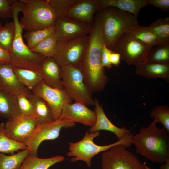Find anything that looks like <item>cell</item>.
Here are the masks:
<instances>
[{"instance_id": "1", "label": "cell", "mask_w": 169, "mask_h": 169, "mask_svg": "<svg viewBox=\"0 0 169 169\" xmlns=\"http://www.w3.org/2000/svg\"><path fill=\"white\" fill-rule=\"evenodd\" d=\"M104 44L101 26L95 18L88 34L86 50L79 65L84 82L91 93L102 91L109 81L101 60Z\"/></svg>"}, {"instance_id": "2", "label": "cell", "mask_w": 169, "mask_h": 169, "mask_svg": "<svg viewBox=\"0 0 169 169\" xmlns=\"http://www.w3.org/2000/svg\"><path fill=\"white\" fill-rule=\"evenodd\" d=\"M154 120L132 136V144L136 153L154 162L163 164L169 160V132L158 127Z\"/></svg>"}, {"instance_id": "3", "label": "cell", "mask_w": 169, "mask_h": 169, "mask_svg": "<svg viewBox=\"0 0 169 169\" xmlns=\"http://www.w3.org/2000/svg\"><path fill=\"white\" fill-rule=\"evenodd\" d=\"M96 14L95 18L101 26L105 45L112 51L122 34L138 25L137 18L133 14L115 7L98 9Z\"/></svg>"}, {"instance_id": "4", "label": "cell", "mask_w": 169, "mask_h": 169, "mask_svg": "<svg viewBox=\"0 0 169 169\" xmlns=\"http://www.w3.org/2000/svg\"><path fill=\"white\" fill-rule=\"evenodd\" d=\"M21 10V2L15 0L13 8V18L15 24V33L10 52V64L13 67L36 71L46 57L32 51L24 43L22 37L23 27L18 19L19 13Z\"/></svg>"}, {"instance_id": "5", "label": "cell", "mask_w": 169, "mask_h": 169, "mask_svg": "<svg viewBox=\"0 0 169 169\" xmlns=\"http://www.w3.org/2000/svg\"><path fill=\"white\" fill-rule=\"evenodd\" d=\"M19 1L23 15L19 21L23 30L34 31L54 25L57 15L47 0Z\"/></svg>"}, {"instance_id": "6", "label": "cell", "mask_w": 169, "mask_h": 169, "mask_svg": "<svg viewBox=\"0 0 169 169\" xmlns=\"http://www.w3.org/2000/svg\"><path fill=\"white\" fill-rule=\"evenodd\" d=\"M100 134L99 131H86L83 138L80 141L76 142H69L67 156L71 157V161H83L88 167L90 168L92 166V158L99 153L106 151L117 145H123L127 148L131 146L133 134L131 133L116 142L103 146L97 145L94 142V139L99 136Z\"/></svg>"}, {"instance_id": "7", "label": "cell", "mask_w": 169, "mask_h": 169, "mask_svg": "<svg viewBox=\"0 0 169 169\" xmlns=\"http://www.w3.org/2000/svg\"><path fill=\"white\" fill-rule=\"evenodd\" d=\"M60 69L62 84L71 99L87 106L94 105L95 100L84 82L79 66L67 65L60 67Z\"/></svg>"}, {"instance_id": "8", "label": "cell", "mask_w": 169, "mask_h": 169, "mask_svg": "<svg viewBox=\"0 0 169 169\" xmlns=\"http://www.w3.org/2000/svg\"><path fill=\"white\" fill-rule=\"evenodd\" d=\"M152 47L133 37L128 32L122 34L116 41L112 51L119 53L121 60L129 65H140L147 62Z\"/></svg>"}, {"instance_id": "9", "label": "cell", "mask_w": 169, "mask_h": 169, "mask_svg": "<svg viewBox=\"0 0 169 169\" xmlns=\"http://www.w3.org/2000/svg\"><path fill=\"white\" fill-rule=\"evenodd\" d=\"M145 164L122 144L102 152L101 156V169H146Z\"/></svg>"}, {"instance_id": "10", "label": "cell", "mask_w": 169, "mask_h": 169, "mask_svg": "<svg viewBox=\"0 0 169 169\" xmlns=\"http://www.w3.org/2000/svg\"><path fill=\"white\" fill-rule=\"evenodd\" d=\"M88 34L57 41L54 57L60 67L69 65L79 66L86 49Z\"/></svg>"}, {"instance_id": "11", "label": "cell", "mask_w": 169, "mask_h": 169, "mask_svg": "<svg viewBox=\"0 0 169 169\" xmlns=\"http://www.w3.org/2000/svg\"><path fill=\"white\" fill-rule=\"evenodd\" d=\"M75 125V123L60 119L49 122L38 124L25 143L29 154L37 156L38 148L43 141L55 139L59 136L62 128H72Z\"/></svg>"}, {"instance_id": "12", "label": "cell", "mask_w": 169, "mask_h": 169, "mask_svg": "<svg viewBox=\"0 0 169 169\" xmlns=\"http://www.w3.org/2000/svg\"><path fill=\"white\" fill-rule=\"evenodd\" d=\"M31 91L47 103L52 111L54 120L60 118L64 105L72 103L73 100L64 89L60 90L50 87L45 84L42 80Z\"/></svg>"}, {"instance_id": "13", "label": "cell", "mask_w": 169, "mask_h": 169, "mask_svg": "<svg viewBox=\"0 0 169 169\" xmlns=\"http://www.w3.org/2000/svg\"><path fill=\"white\" fill-rule=\"evenodd\" d=\"M35 115H21L8 120L5 124L4 134L10 139L19 143H25L38 124Z\"/></svg>"}, {"instance_id": "14", "label": "cell", "mask_w": 169, "mask_h": 169, "mask_svg": "<svg viewBox=\"0 0 169 169\" xmlns=\"http://www.w3.org/2000/svg\"><path fill=\"white\" fill-rule=\"evenodd\" d=\"M54 26V33L57 41L88 34L92 27V26L67 16L57 18Z\"/></svg>"}, {"instance_id": "15", "label": "cell", "mask_w": 169, "mask_h": 169, "mask_svg": "<svg viewBox=\"0 0 169 169\" xmlns=\"http://www.w3.org/2000/svg\"><path fill=\"white\" fill-rule=\"evenodd\" d=\"M96 118L94 110L82 102L75 101L64 105L59 119L69 122L80 123L91 127L95 124Z\"/></svg>"}, {"instance_id": "16", "label": "cell", "mask_w": 169, "mask_h": 169, "mask_svg": "<svg viewBox=\"0 0 169 169\" xmlns=\"http://www.w3.org/2000/svg\"><path fill=\"white\" fill-rule=\"evenodd\" d=\"M0 89L17 98L31 91L18 80L10 64H0Z\"/></svg>"}, {"instance_id": "17", "label": "cell", "mask_w": 169, "mask_h": 169, "mask_svg": "<svg viewBox=\"0 0 169 169\" xmlns=\"http://www.w3.org/2000/svg\"><path fill=\"white\" fill-rule=\"evenodd\" d=\"M94 105V110L96 114V120L94 125L89 129V132H95L100 130L108 131L114 133L116 136L118 140L123 138L131 133V130L125 127H118L109 120L97 99L95 100Z\"/></svg>"}, {"instance_id": "18", "label": "cell", "mask_w": 169, "mask_h": 169, "mask_svg": "<svg viewBox=\"0 0 169 169\" xmlns=\"http://www.w3.org/2000/svg\"><path fill=\"white\" fill-rule=\"evenodd\" d=\"M42 76L43 81L48 86L64 90L61 79L60 67L54 57H46L36 70Z\"/></svg>"}, {"instance_id": "19", "label": "cell", "mask_w": 169, "mask_h": 169, "mask_svg": "<svg viewBox=\"0 0 169 169\" xmlns=\"http://www.w3.org/2000/svg\"><path fill=\"white\" fill-rule=\"evenodd\" d=\"M98 9L97 0H79L69 10L66 16L92 26L94 14Z\"/></svg>"}, {"instance_id": "20", "label": "cell", "mask_w": 169, "mask_h": 169, "mask_svg": "<svg viewBox=\"0 0 169 169\" xmlns=\"http://www.w3.org/2000/svg\"><path fill=\"white\" fill-rule=\"evenodd\" d=\"M98 9L108 7L117 8L137 18L140 9L148 5V0H97Z\"/></svg>"}, {"instance_id": "21", "label": "cell", "mask_w": 169, "mask_h": 169, "mask_svg": "<svg viewBox=\"0 0 169 169\" xmlns=\"http://www.w3.org/2000/svg\"><path fill=\"white\" fill-rule=\"evenodd\" d=\"M136 67L138 75L148 79L160 78L169 82V64L147 62Z\"/></svg>"}, {"instance_id": "22", "label": "cell", "mask_w": 169, "mask_h": 169, "mask_svg": "<svg viewBox=\"0 0 169 169\" xmlns=\"http://www.w3.org/2000/svg\"><path fill=\"white\" fill-rule=\"evenodd\" d=\"M27 97L34 108L35 115L38 123H46L54 121L53 114L47 103L41 97L31 91Z\"/></svg>"}, {"instance_id": "23", "label": "cell", "mask_w": 169, "mask_h": 169, "mask_svg": "<svg viewBox=\"0 0 169 169\" xmlns=\"http://www.w3.org/2000/svg\"><path fill=\"white\" fill-rule=\"evenodd\" d=\"M20 115L16 98L0 89V116L9 120Z\"/></svg>"}, {"instance_id": "24", "label": "cell", "mask_w": 169, "mask_h": 169, "mask_svg": "<svg viewBox=\"0 0 169 169\" xmlns=\"http://www.w3.org/2000/svg\"><path fill=\"white\" fill-rule=\"evenodd\" d=\"M64 159V156L59 155L41 158L28 154L19 169H48L53 165L63 161Z\"/></svg>"}, {"instance_id": "25", "label": "cell", "mask_w": 169, "mask_h": 169, "mask_svg": "<svg viewBox=\"0 0 169 169\" xmlns=\"http://www.w3.org/2000/svg\"><path fill=\"white\" fill-rule=\"evenodd\" d=\"M128 32L133 37L148 46L153 47L161 44L158 38L149 26H142L138 25Z\"/></svg>"}, {"instance_id": "26", "label": "cell", "mask_w": 169, "mask_h": 169, "mask_svg": "<svg viewBox=\"0 0 169 169\" xmlns=\"http://www.w3.org/2000/svg\"><path fill=\"white\" fill-rule=\"evenodd\" d=\"M13 68L19 81L30 91L43 79L42 76L36 70Z\"/></svg>"}, {"instance_id": "27", "label": "cell", "mask_w": 169, "mask_h": 169, "mask_svg": "<svg viewBox=\"0 0 169 169\" xmlns=\"http://www.w3.org/2000/svg\"><path fill=\"white\" fill-rule=\"evenodd\" d=\"M28 154L27 149L9 156L0 152V169H19Z\"/></svg>"}, {"instance_id": "28", "label": "cell", "mask_w": 169, "mask_h": 169, "mask_svg": "<svg viewBox=\"0 0 169 169\" xmlns=\"http://www.w3.org/2000/svg\"><path fill=\"white\" fill-rule=\"evenodd\" d=\"M5 124L0 123V152L13 154L20 150L27 149L25 143L15 141L6 136L4 134Z\"/></svg>"}, {"instance_id": "29", "label": "cell", "mask_w": 169, "mask_h": 169, "mask_svg": "<svg viewBox=\"0 0 169 169\" xmlns=\"http://www.w3.org/2000/svg\"><path fill=\"white\" fill-rule=\"evenodd\" d=\"M149 26L158 38L161 44H169V17L158 18Z\"/></svg>"}, {"instance_id": "30", "label": "cell", "mask_w": 169, "mask_h": 169, "mask_svg": "<svg viewBox=\"0 0 169 169\" xmlns=\"http://www.w3.org/2000/svg\"><path fill=\"white\" fill-rule=\"evenodd\" d=\"M15 33L13 20L6 23L0 31V47L9 53L12 49Z\"/></svg>"}, {"instance_id": "31", "label": "cell", "mask_w": 169, "mask_h": 169, "mask_svg": "<svg viewBox=\"0 0 169 169\" xmlns=\"http://www.w3.org/2000/svg\"><path fill=\"white\" fill-rule=\"evenodd\" d=\"M57 41L54 33L30 49L46 57H54Z\"/></svg>"}, {"instance_id": "32", "label": "cell", "mask_w": 169, "mask_h": 169, "mask_svg": "<svg viewBox=\"0 0 169 169\" xmlns=\"http://www.w3.org/2000/svg\"><path fill=\"white\" fill-rule=\"evenodd\" d=\"M54 26L34 31H27L24 35L27 42V46L31 49L46 38L52 35L55 32Z\"/></svg>"}, {"instance_id": "33", "label": "cell", "mask_w": 169, "mask_h": 169, "mask_svg": "<svg viewBox=\"0 0 169 169\" xmlns=\"http://www.w3.org/2000/svg\"><path fill=\"white\" fill-rule=\"evenodd\" d=\"M147 62L169 64V44H160L152 48L148 54Z\"/></svg>"}, {"instance_id": "34", "label": "cell", "mask_w": 169, "mask_h": 169, "mask_svg": "<svg viewBox=\"0 0 169 169\" xmlns=\"http://www.w3.org/2000/svg\"><path fill=\"white\" fill-rule=\"evenodd\" d=\"M150 116L156 123L160 122L163 127L169 132V107L167 105L155 107L151 111Z\"/></svg>"}, {"instance_id": "35", "label": "cell", "mask_w": 169, "mask_h": 169, "mask_svg": "<svg viewBox=\"0 0 169 169\" xmlns=\"http://www.w3.org/2000/svg\"><path fill=\"white\" fill-rule=\"evenodd\" d=\"M79 0H47L54 10L57 18L66 16L68 11Z\"/></svg>"}, {"instance_id": "36", "label": "cell", "mask_w": 169, "mask_h": 169, "mask_svg": "<svg viewBox=\"0 0 169 169\" xmlns=\"http://www.w3.org/2000/svg\"><path fill=\"white\" fill-rule=\"evenodd\" d=\"M21 115L25 116L35 115L33 106L27 96L24 94L16 98Z\"/></svg>"}, {"instance_id": "37", "label": "cell", "mask_w": 169, "mask_h": 169, "mask_svg": "<svg viewBox=\"0 0 169 169\" xmlns=\"http://www.w3.org/2000/svg\"><path fill=\"white\" fill-rule=\"evenodd\" d=\"M15 0H0V18L8 19L13 16V5Z\"/></svg>"}, {"instance_id": "38", "label": "cell", "mask_w": 169, "mask_h": 169, "mask_svg": "<svg viewBox=\"0 0 169 169\" xmlns=\"http://www.w3.org/2000/svg\"><path fill=\"white\" fill-rule=\"evenodd\" d=\"M113 52L108 49L105 45H104L101 52V60L102 66L108 69L111 68L112 65L110 62L109 59L110 53Z\"/></svg>"}, {"instance_id": "39", "label": "cell", "mask_w": 169, "mask_h": 169, "mask_svg": "<svg viewBox=\"0 0 169 169\" xmlns=\"http://www.w3.org/2000/svg\"><path fill=\"white\" fill-rule=\"evenodd\" d=\"M148 5H154L163 11L169 10V0H148Z\"/></svg>"}, {"instance_id": "40", "label": "cell", "mask_w": 169, "mask_h": 169, "mask_svg": "<svg viewBox=\"0 0 169 169\" xmlns=\"http://www.w3.org/2000/svg\"><path fill=\"white\" fill-rule=\"evenodd\" d=\"M10 53L0 47V64H10Z\"/></svg>"}, {"instance_id": "41", "label": "cell", "mask_w": 169, "mask_h": 169, "mask_svg": "<svg viewBox=\"0 0 169 169\" xmlns=\"http://www.w3.org/2000/svg\"><path fill=\"white\" fill-rule=\"evenodd\" d=\"M109 59L112 65L117 67L120 63V56L117 53L112 52L110 54Z\"/></svg>"}, {"instance_id": "42", "label": "cell", "mask_w": 169, "mask_h": 169, "mask_svg": "<svg viewBox=\"0 0 169 169\" xmlns=\"http://www.w3.org/2000/svg\"><path fill=\"white\" fill-rule=\"evenodd\" d=\"M160 169H169V160L161 165L160 166Z\"/></svg>"}, {"instance_id": "43", "label": "cell", "mask_w": 169, "mask_h": 169, "mask_svg": "<svg viewBox=\"0 0 169 169\" xmlns=\"http://www.w3.org/2000/svg\"><path fill=\"white\" fill-rule=\"evenodd\" d=\"M145 166L146 167V169H152L149 167L148 166H147L146 164H145Z\"/></svg>"}, {"instance_id": "44", "label": "cell", "mask_w": 169, "mask_h": 169, "mask_svg": "<svg viewBox=\"0 0 169 169\" xmlns=\"http://www.w3.org/2000/svg\"><path fill=\"white\" fill-rule=\"evenodd\" d=\"M3 26L2 25V23L0 21V31L3 28Z\"/></svg>"}]
</instances>
